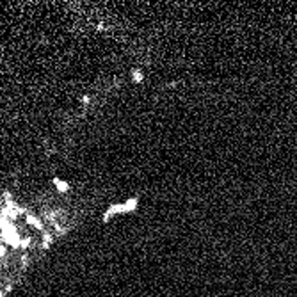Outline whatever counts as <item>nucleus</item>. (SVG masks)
Returning <instances> with one entry per match:
<instances>
[{
  "mask_svg": "<svg viewBox=\"0 0 297 297\" xmlns=\"http://www.w3.org/2000/svg\"><path fill=\"white\" fill-rule=\"evenodd\" d=\"M27 222H28V224H32V226H36V228H39V230H41V222H39V221L36 219L34 215H27Z\"/></svg>",
  "mask_w": 297,
  "mask_h": 297,
  "instance_id": "f257e3e1",
  "label": "nucleus"
},
{
  "mask_svg": "<svg viewBox=\"0 0 297 297\" xmlns=\"http://www.w3.org/2000/svg\"><path fill=\"white\" fill-rule=\"evenodd\" d=\"M54 183H55V185H59L61 192H66V191H68V183H62L61 180H57V178H55V180H54Z\"/></svg>",
  "mask_w": 297,
  "mask_h": 297,
  "instance_id": "f03ea898",
  "label": "nucleus"
},
{
  "mask_svg": "<svg viewBox=\"0 0 297 297\" xmlns=\"http://www.w3.org/2000/svg\"><path fill=\"white\" fill-rule=\"evenodd\" d=\"M142 80V73L141 71H134V82H141Z\"/></svg>",
  "mask_w": 297,
  "mask_h": 297,
  "instance_id": "7ed1b4c3",
  "label": "nucleus"
},
{
  "mask_svg": "<svg viewBox=\"0 0 297 297\" xmlns=\"http://www.w3.org/2000/svg\"><path fill=\"white\" fill-rule=\"evenodd\" d=\"M7 253V248L4 246V244H0V256H4Z\"/></svg>",
  "mask_w": 297,
  "mask_h": 297,
  "instance_id": "20e7f679",
  "label": "nucleus"
}]
</instances>
